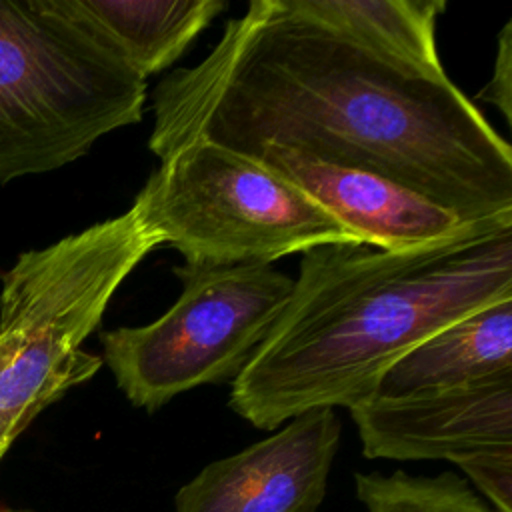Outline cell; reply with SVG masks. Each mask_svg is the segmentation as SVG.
Wrapping results in <instances>:
<instances>
[{"label": "cell", "instance_id": "cell-1", "mask_svg": "<svg viewBox=\"0 0 512 512\" xmlns=\"http://www.w3.org/2000/svg\"><path fill=\"white\" fill-rule=\"evenodd\" d=\"M148 148L264 146L386 176L470 222H512V146L446 76L384 60L252 0L210 54L152 90Z\"/></svg>", "mask_w": 512, "mask_h": 512}, {"label": "cell", "instance_id": "cell-3", "mask_svg": "<svg viewBox=\"0 0 512 512\" xmlns=\"http://www.w3.org/2000/svg\"><path fill=\"white\" fill-rule=\"evenodd\" d=\"M160 244L158 232L130 206L46 248L22 252L4 272L0 460L42 410L102 368V358L82 344L122 282Z\"/></svg>", "mask_w": 512, "mask_h": 512}, {"label": "cell", "instance_id": "cell-7", "mask_svg": "<svg viewBox=\"0 0 512 512\" xmlns=\"http://www.w3.org/2000/svg\"><path fill=\"white\" fill-rule=\"evenodd\" d=\"M362 454L448 460L476 486L512 472V376L406 396H372L352 408Z\"/></svg>", "mask_w": 512, "mask_h": 512}, {"label": "cell", "instance_id": "cell-5", "mask_svg": "<svg viewBox=\"0 0 512 512\" xmlns=\"http://www.w3.org/2000/svg\"><path fill=\"white\" fill-rule=\"evenodd\" d=\"M132 206L186 264H272L318 246L362 244L304 190L206 140L160 158Z\"/></svg>", "mask_w": 512, "mask_h": 512}, {"label": "cell", "instance_id": "cell-4", "mask_svg": "<svg viewBox=\"0 0 512 512\" xmlns=\"http://www.w3.org/2000/svg\"><path fill=\"white\" fill-rule=\"evenodd\" d=\"M144 102L146 80L66 0H0V184L82 158Z\"/></svg>", "mask_w": 512, "mask_h": 512}, {"label": "cell", "instance_id": "cell-13", "mask_svg": "<svg viewBox=\"0 0 512 512\" xmlns=\"http://www.w3.org/2000/svg\"><path fill=\"white\" fill-rule=\"evenodd\" d=\"M356 496L366 512H500L454 472L438 476L354 474Z\"/></svg>", "mask_w": 512, "mask_h": 512}, {"label": "cell", "instance_id": "cell-6", "mask_svg": "<svg viewBox=\"0 0 512 512\" xmlns=\"http://www.w3.org/2000/svg\"><path fill=\"white\" fill-rule=\"evenodd\" d=\"M172 272L182 292L160 318L98 334L116 386L148 412L192 388L234 382L294 288V278L272 264L184 262Z\"/></svg>", "mask_w": 512, "mask_h": 512}, {"label": "cell", "instance_id": "cell-11", "mask_svg": "<svg viewBox=\"0 0 512 512\" xmlns=\"http://www.w3.org/2000/svg\"><path fill=\"white\" fill-rule=\"evenodd\" d=\"M132 72L148 78L172 66L226 8V0H66Z\"/></svg>", "mask_w": 512, "mask_h": 512}, {"label": "cell", "instance_id": "cell-12", "mask_svg": "<svg viewBox=\"0 0 512 512\" xmlns=\"http://www.w3.org/2000/svg\"><path fill=\"white\" fill-rule=\"evenodd\" d=\"M304 20L384 60L426 76H446L436 46L444 0H284Z\"/></svg>", "mask_w": 512, "mask_h": 512}, {"label": "cell", "instance_id": "cell-15", "mask_svg": "<svg viewBox=\"0 0 512 512\" xmlns=\"http://www.w3.org/2000/svg\"><path fill=\"white\" fill-rule=\"evenodd\" d=\"M0 512H30V510H14V508H0Z\"/></svg>", "mask_w": 512, "mask_h": 512}, {"label": "cell", "instance_id": "cell-10", "mask_svg": "<svg viewBox=\"0 0 512 512\" xmlns=\"http://www.w3.org/2000/svg\"><path fill=\"white\" fill-rule=\"evenodd\" d=\"M512 376V300L478 308L406 352L378 396H406Z\"/></svg>", "mask_w": 512, "mask_h": 512}, {"label": "cell", "instance_id": "cell-9", "mask_svg": "<svg viewBox=\"0 0 512 512\" xmlns=\"http://www.w3.org/2000/svg\"><path fill=\"white\" fill-rule=\"evenodd\" d=\"M256 162L304 190L362 244L402 252L452 240L482 228L512 222H470L428 196L386 176L308 158L296 150L264 146L250 152Z\"/></svg>", "mask_w": 512, "mask_h": 512}, {"label": "cell", "instance_id": "cell-2", "mask_svg": "<svg viewBox=\"0 0 512 512\" xmlns=\"http://www.w3.org/2000/svg\"><path fill=\"white\" fill-rule=\"evenodd\" d=\"M512 300V224L388 252L328 244L302 254L292 294L228 406L260 430L376 396L384 374L450 322Z\"/></svg>", "mask_w": 512, "mask_h": 512}, {"label": "cell", "instance_id": "cell-8", "mask_svg": "<svg viewBox=\"0 0 512 512\" xmlns=\"http://www.w3.org/2000/svg\"><path fill=\"white\" fill-rule=\"evenodd\" d=\"M332 408L304 412L248 448L204 466L174 512H318L340 444Z\"/></svg>", "mask_w": 512, "mask_h": 512}, {"label": "cell", "instance_id": "cell-14", "mask_svg": "<svg viewBox=\"0 0 512 512\" xmlns=\"http://www.w3.org/2000/svg\"><path fill=\"white\" fill-rule=\"evenodd\" d=\"M476 96L496 106L508 124L512 122V20H508L498 34L492 78Z\"/></svg>", "mask_w": 512, "mask_h": 512}]
</instances>
